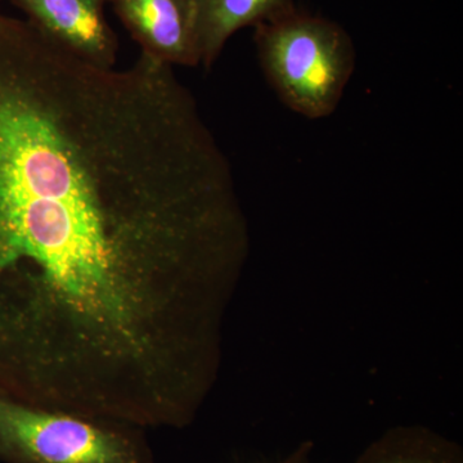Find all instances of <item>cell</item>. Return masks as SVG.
Instances as JSON below:
<instances>
[{
	"instance_id": "cell-1",
	"label": "cell",
	"mask_w": 463,
	"mask_h": 463,
	"mask_svg": "<svg viewBox=\"0 0 463 463\" xmlns=\"http://www.w3.org/2000/svg\"><path fill=\"white\" fill-rule=\"evenodd\" d=\"M243 213L230 163L173 67H99L0 14V277L44 306L123 310Z\"/></svg>"
},
{
	"instance_id": "cell-2",
	"label": "cell",
	"mask_w": 463,
	"mask_h": 463,
	"mask_svg": "<svg viewBox=\"0 0 463 463\" xmlns=\"http://www.w3.org/2000/svg\"><path fill=\"white\" fill-rule=\"evenodd\" d=\"M254 29L261 69L279 99L312 120L334 114L355 69L344 27L295 7Z\"/></svg>"
},
{
	"instance_id": "cell-3",
	"label": "cell",
	"mask_w": 463,
	"mask_h": 463,
	"mask_svg": "<svg viewBox=\"0 0 463 463\" xmlns=\"http://www.w3.org/2000/svg\"><path fill=\"white\" fill-rule=\"evenodd\" d=\"M0 456L14 463H146L121 432L0 398Z\"/></svg>"
},
{
	"instance_id": "cell-4",
	"label": "cell",
	"mask_w": 463,
	"mask_h": 463,
	"mask_svg": "<svg viewBox=\"0 0 463 463\" xmlns=\"http://www.w3.org/2000/svg\"><path fill=\"white\" fill-rule=\"evenodd\" d=\"M142 53L169 66L200 65L194 0H109Z\"/></svg>"
},
{
	"instance_id": "cell-5",
	"label": "cell",
	"mask_w": 463,
	"mask_h": 463,
	"mask_svg": "<svg viewBox=\"0 0 463 463\" xmlns=\"http://www.w3.org/2000/svg\"><path fill=\"white\" fill-rule=\"evenodd\" d=\"M52 42L91 65L114 67L118 38L103 12L105 0H12Z\"/></svg>"
},
{
	"instance_id": "cell-6",
	"label": "cell",
	"mask_w": 463,
	"mask_h": 463,
	"mask_svg": "<svg viewBox=\"0 0 463 463\" xmlns=\"http://www.w3.org/2000/svg\"><path fill=\"white\" fill-rule=\"evenodd\" d=\"M200 65H214L239 30L258 26L295 8L294 0H194Z\"/></svg>"
},
{
	"instance_id": "cell-7",
	"label": "cell",
	"mask_w": 463,
	"mask_h": 463,
	"mask_svg": "<svg viewBox=\"0 0 463 463\" xmlns=\"http://www.w3.org/2000/svg\"><path fill=\"white\" fill-rule=\"evenodd\" d=\"M354 463H463L456 441L422 425L395 426L365 447Z\"/></svg>"
},
{
	"instance_id": "cell-8",
	"label": "cell",
	"mask_w": 463,
	"mask_h": 463,
	"mask_svg": "<svg viewBox=\"0 0 463 463\" xmlns=\"http://www.w3.org/2000/svg\"><path fill=\"white\" fill-rule=\"evenodd\" d=\"M260 463H316L313 456V446L309 443H303L297 449L291 450L288 455L276 459V461H268Z\"/></svg>"
}]
</instances>
